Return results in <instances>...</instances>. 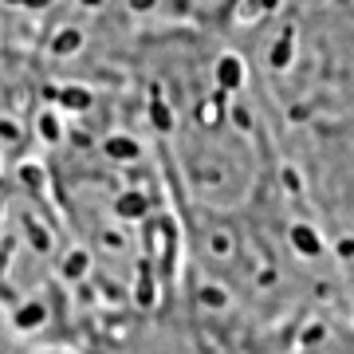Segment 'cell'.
Returning a JSON list of instances; mask_svg holds the SVG:
<instances>
[{
  "label": "cell",
  "mask_w": 354,
  "mask_h": 354,
  "mask_svg": "<svg viewBox=\"0 0 354 354\" xmlns=\"http://www.w3.org/2000/svg\"><path fill=\"white\" fill-rule=\"evenodd\" d=\"M4 354V351H0ZM8 354H51V351H8Z\"/></svg>",
  "instance_id": "1"
}]
</instances>
